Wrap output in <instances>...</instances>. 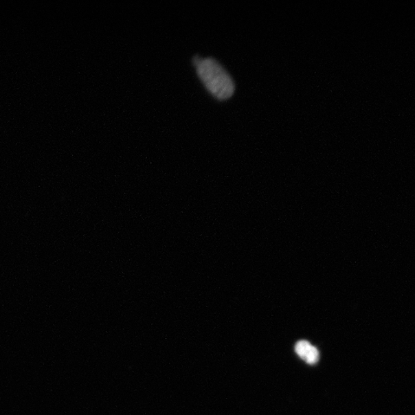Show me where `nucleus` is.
Instances as JSON below:
<instances>
[{"label": "nucleus", "instance_id": "f257e3e1", "mask_svg": "<svg viewBox=\"0 0 415 415\" xmlns=\"http://www.w3.org/2000/svg\"><path fill=\"white\" fill-rule=\"evenodd\" d=\"M196 67L199 79L216 99L229 100L234 94L236 86L232 78L217 60L206 58L201 60Z\"/></svg>", "mask_w": 415, "mask_h": 415}, {"label": "nucleus", "instance_id": "f03ea898", "mask_svg": "<svg viewBox=\"0 0 415 415\" xmlns=\"http://www.w3.org/2000/svg\"><path fill=\"white\" fill-rule=\"evenodd\" d=\"M295 350L297 355L309 365H315L319 361V350L307 341H298Z\"/></svg>", "mask_w": 415, "mask_h": 415}]
</instances>
